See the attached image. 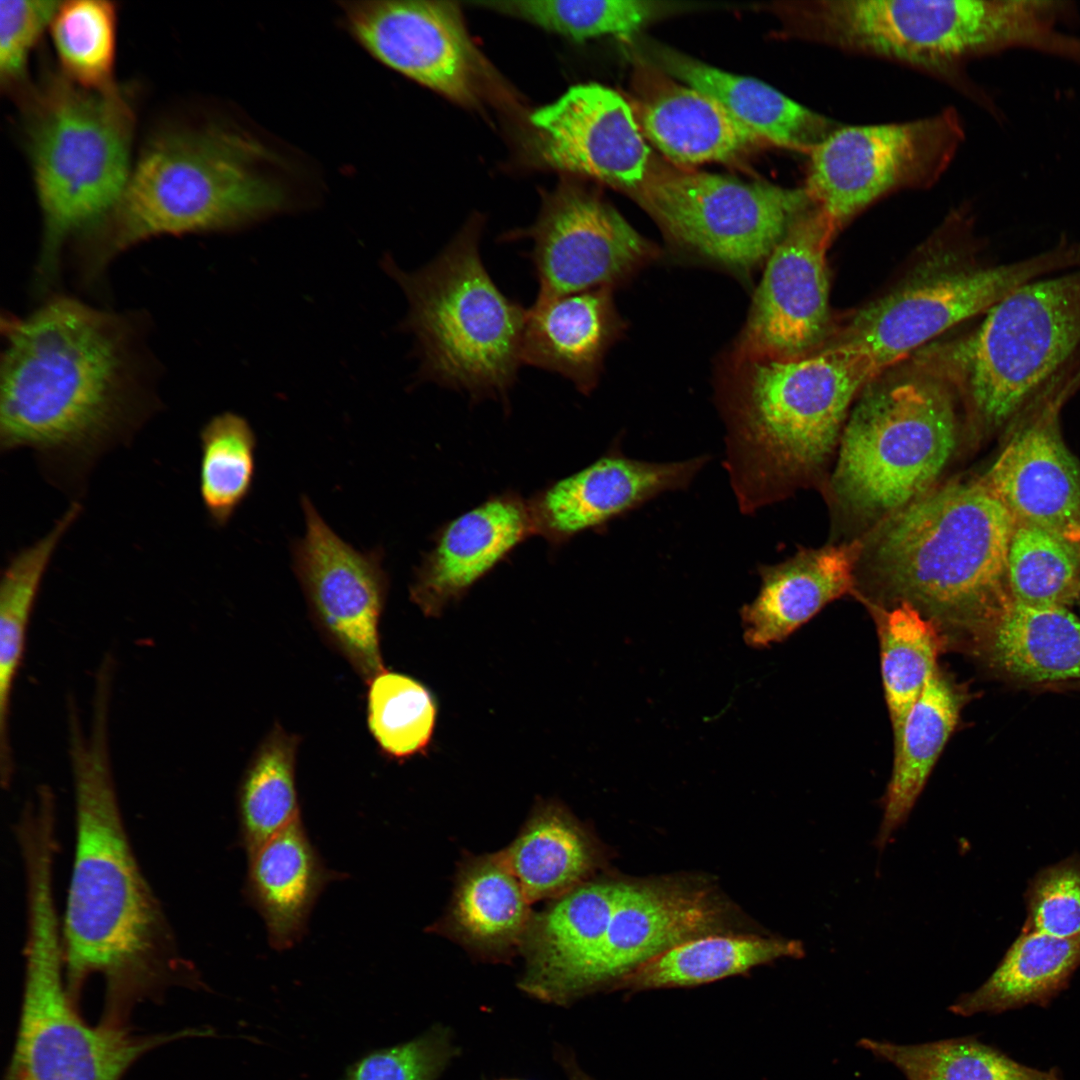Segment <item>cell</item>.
Instances as JSON below:
<instances>
[{
  "label": "cell",
  "instance_id": "cell-1",
  "mask_svg": "<svg viewBox=\"0 0 1080 1080\" xmlns=\"http://www.w3.org/2000/svg\"><path fill=\"white\" fill-rule=\"evenodd\" d=\"M1 323L0 450H29L45 479L80 502L98 461L157 408L136 329L68 296Z\"/></svg>",
  "mask_w": 1080,
  "mask_h": 1080
},
{
  "label": "cell",
  "instance_id": "cell-2",
  "mask_svg": "<svg viewBox=\"0 0 1080 1080\" xmlns=\"http://www.w3.org/2000/svg\"><path fill=\"white\" fill-rule=\"evenodd\" d=\"M67 724L76 839L61 924L66 987L78 1004L86 981L101 976V1023L124 1027L139 1003L201 982L126 832L109 753V710H93L88 735L78 713Z\"/></svg>",
  "mask_w": 1080,
  "mask_h": 1080
},
{
  "label": "cell",
  "instance_id": "cell-3",
  "mask_svg": "<svg viewBox=\"0 0 1080 1080\" xmlns=\"http://www.w3.org/2000/svg\"><path fill=\"white\" fill-rule=\"evenodd\" d=\"M274 158L245 131L221 125L169 130L144 147L117 206L82 248L96 275L152 237L231 232L289 207Z\"/></svg>",
  "mask_w": 1080,
  "mask_h": 1080
},
{
  "label": "cell",
  "instance_id": "cell-4",
  "mask_svg": "<svg viewBox=\"0 0 1080 1080\" xmlns=\"http://www.w3.org/2000/svg\"><path fill=\"white\" fill-rule=\"evenodd\" d=\"M738 368L725 406L723 466L740 511L753 514L822 467L871 378L856 358L828 347Z\"/></svg>",
  "mask_w": 1080,
  "mask_h": 1080
},
{
  "label": "cell",
  "instance_id": "cell-5",
  "mask_svg": "<svg viewBox=\"0 0 1080 1080\" xmlns=\"http://www.w3.org/2000/svg\"><path fill=\"white\" fill-rule=\"evenodd\" d=\"M1014 526L981 478L949 482L888 516L874 540V568L900 601L937 625L983 626L1012 600Z\"/></svg>",
  "mask_w": 1080,
  "mask_h": 1080
},
{
  "label": "cell",
  "instance_id": "cell-6",
  "mask_svg": "<svg viewBox=\"0 0 1080 1080\" xmlns=\"http://www.w3.org/2000/svg\"><path fill=\"white\" fill-rule=\"evenodd\" d=\"M473 217L429 263L415 271L383 256V270L408 304L400 329L414 337L420 381L466 392L473 401L508 403L521 361L527 309L494 283L480 254Z\"/></svg>",
  "mask_w": 1080,
  "mask_h": 1080
},
{
  "label": "cell",
  "instance_id": "cell-7",
  "mask_svg": "<svg viewBox=\"0 0 1080 1080\" xmlns=\"http://www.w3.org/2000/svg\"><path fill=\"white\" fill-rule=\"evenodd\" d=\"M27 145L43 219L37 274L57 273L62 248L101 224L120 201L131 166L134 113L116 85L86 89L52 77L29 106Z\"/></svg>",
  "mask_w": 1080,
  "mask_h": 1080
},
{
  "label": "cell",
  "instance_id": "cell-8",
  "mask_svg": "<svg viewBox=\"0 0 1080 1080\" xmlns=\"http://www.w3.org/2000/svg\"><path fill=\"white\" fill-rule=\"evenodd\" d=\"M917 361L870 381L843 427L831 488L859 515L889 516L925 494L956 450L951 384Z\"/></svg>",
  "mask_w": 1080,
  "mask_h": 1080
},
{
  "label": "cell",
  "instance_id": "cell-9",
  "mask_svg": "<svg viewBox=\"0 0 1080 1080\" xmlns=\"http://www.w3.org/2000/svg\"><path fill=\"white\" fill-rule=\"evenodd\" d=\"M983 315L922 359L965 396L977 420L998 427L1080 349V267L1027 282Z\"/></svg>",
  "mask_w": 1080,
  "mask_h": 1080
},
{
  "label": "cell",
  "instance_id": "cell-10",
  "mask_svg": "<svg viewBox=\"0 0 1080 1080\" xmlns=\"http://www.w3.org/2000/svg\"><path fill=\"white\" fill-rule=\"evenodd\" d=\"M782 12L797 37L918 70L1002 116L966 69L1000 53V0H807Z\"/></svg>",
  "mask_w": 1080,
  "mask_h": 1080
},
{
  "label": "cell",
  "instance_id": "cell-11",
  "mask_svg": "<svg viewBox=\"0 0 1080 1080\" xmlns=\"http://www.w3.org/2000/svg\"><path fill=\"white\" fill-rule=\"evenodd\" d=\"M53 883L26 888L27 933L22 1003L5 1080H121L151 1050L208 1029L135 1035L127 1027L91 1026L65 981L61 923Z\"/></svg>",
  "mask_w": 1080,
  "mask_h": 1080
},
{
  "label": "cell",
  "instance_id": "cell-12",
  "mask_svg": "<svg viewBox=\"0 0 1080 1080\" xmlns=\"http://www.w3.org/2000/svg\"><path fill=\"white\" fill-rule=\"evenodd\" d=\"M1080 267V241L993 266L952 264L913 279L859 309L822 347L856 358L875 379L931 339L984 314L1019 286Z\"/></svg>",
  "mask_w": 1080,
  "mask_h": 1080
},
{
  "label": "cell",
  "instance_id": "cell-13",
  "mask_svg": "<svg viewBox=\"0 0 1080 1080\" xmlns=\"http://www.w3.org/2000/svg\"><path fill=\"white\" fill-rule=\"evenodd\" d=\"M632 197L675 240L735 268L769 257L790 225L813 201L804 187L681 167L649 168Z\"/></svg>",
  "mask_w": 1080,
  "mask_h": 1080
},
{
  "label": "cell",
  "instance_id": "cell-14",
  "mask_svg": "<svg viewBox=\"0 0 1080 1080\" xmlns=\"http://www.w3.org/2000/svg\"><path fill=\"white\" fill-rule=\"evenodd\" d=\"M964 140L954 107L908 121L843 123L809 153L803 187L838 232L887 195L935 185Z\"/></svg>",
  "mask_w": 1080,
  "mask_h": 1080
},
{
  "label": "cell",
  "instance_id": "cell-15",
  "mask_svg": "<svg viewBox=\"0 0 1080 1080\" xmlns=\"http://www.w3.org/2000/svg\"><path fill=\"white\" fill-rule=\"evenodd\" d=\"M1080 388V350L1020 409L1023 419L981 480L1015 523L1080 549V464L1059 431V411Z\"/></svg>",
  "mask_w": 1080,
  "mask_h": 1080
},
{
  "label": "cell",
  "instance_id": "cell-16",
  "mask_svg": "<svg viewBox=\"0 0 1080 1080\" xmlns=\"http://www.w3.org/2000/svg\"><path fill=\"white\" fill-rule=\"evenodd\" d=\"M305 533L292 544L293 570L328 644L368 683L385 668L379 624L389 580L383 551L355 549L301 497Z\"/></svg>",
  "mask_w": 1080,
  "mask_h": 1080
},
{
  "label": "cell",
  "instance_id": "cell-17",
  "mask_svg": "<svg viewBox=\"0 0 1080 1080\" xmlns=\"http://www.w3.org/2000/svg\"><path fill=\"white\" fill-rule=\"evenodd\" d=\"M836 233L816 205L790 225L766 260L734 351L737 366L801 358L826 342L830 329L826 252Z\"/></svg>",
  "mask_w": 1080,
  "mask_h": 1080
},
{
  "label": "cell",
  "instance_id": "cell-18",
  "mask_svg": "<svg viewBox=\"0 0 1080 1080\" xmlns=\"http://www.w3.org/2000/svg\"><path fill=\"white\" fill-rule=\"evenodd\" d=\"M353 38L377 61L448 99L477 102L486 72L456 2H342Z\"/></svg>",
  "mask_w": 1080,
  "mask_h": 1080
},
{
  "label": "cell",
  "instance_id": "cell-19",
  "mask_svg": "<svg viewBox=\"0 0 1080 1080\" xmlns=\"http://www.w3.org/2000/svg\"><path fill=\"white\" fill-rule=\"evenodd\" d=\"M529 238L528 254L539 284L537 298L562 296L621 280L653 249L608 203L572 185L544 202L536 222L508 233Z\"/></svg>",
  "mask_w": 1080,
  "mask_h": 1080
},
{
  "label": "cell",
  "instance_id": "cell-20",
  "mask_svg": "<svg viewBox=\"0 0 1080 1080\" xmlns=\"http://www.w3.org/2000/svg\"><path fill=\"white\" fill-rule=\"evenodd\" d=\"M539 155L560 171L595 178L631 192L650 168V148L632 105L598 83L570 87L551 104L535 110Z\"/></svg>",
  "mask_w": 1080,
  "mask_h": 1080
},
{
  "label": "cell",
  "instance_id": "cell-21",
  "mask_svg": "<svg viewBox=\"0 0 1080 1080\" xmlns=\"http://www.w3.org/2000/svg\"><path fill=\"white\" fill-rule=\"evenodd\" d=\"M708 460L702 455L648 462L613 448L528 501L536 534L558 546L583 531L603 527L662 493L687 488Z\"/></svg>",
  "mask_w": 1080,
  "mask_h": 1080
},
{
  "label": "cell",
  "instance_id": "cell-22",
  "mask_svg": "<svg viewBox=\"0 0 1080 1080\" xmlns=\"http://www.w3.org/2000/svg\"><path fill=\"white\" fill-rule=\"evenodd\" d=\"M720 921V906L704 889L626 883L603 941L576 983L574 998L619 983L650 959L715 931Z\"/></svg>",
  "mask_w": 1080,
  "mask_h": 1080
},
{
  "label": "cell",
  "instance_id": "cell-23",
  "mask_svg": "<svg viewBox=\"0 0 1080 1080\" xmlns=\"http://www.w3.org/2000/svg\"><path fill=\"white\" fill-rule=\"evenodd\" d=\"M536 530L529 502L513 492L490 497L445 524L416 568L410 599L440 616Z\"/></svg>",
  "mask_w": 1080,
  "mask_h": 1080
},
{
  "label": "cell",
  "instance_id": "cell-24",
  "mask_svg": "<svg viewBox=\"0 0 1080 1080\" xmlns=\"http://www.w3.org/2000/svg\"><path fill=\"white\" fill-rule=\"evenodd\" d=\"M644 64L631 105L643 135L674 166L728 162L764 143L714 98Z\"/></svg>",
  "mask_w": 1080,
  "mask_h": 1080
},
{
  "label": "cell",
  "instance_id": "cell-25",
  "mask_svg": "<svg viewBox=\"0 0 1080 1080\" xmlns=\"http://www.w3.org/2000/svg\"><path fill=\"white\" fill-rule=\"evenodd\" d=\"M645 63L718 101L764 143L809 155L843 123L794 101L772 86L729 73L667 46H644Z\"/></svg>",
  "mask_w": 1080,
  "mask_h": 1080
},
{
  "label": "cell",
  "instance_id": "cell-26",
  "mask_svg": "<svg viewBox=\"0 0 1080 1080\" xmlns=\"http://www.w3.org/2000/svg\"><path fill=\"white\" fill-rule=\"evenodd\" d=\"M626 883L572 888L538 916L529 933V966L522 988L543 1001L567 1003L598 950Z\"/></svg>",
  "mask_w": 1080,
  "mask_h": 1080
},
{
  "label": "cell",
  "instance_id": "cell-27",
  "mask_svg": "<svg viewBox=\"0 0 1080 1080\" xmlns=\"http://www.w3.org/2000/svg\"><path fill=\"white\" fill-rule=\"evenodd\" d=\"M862 545L799 548L774 565H760L757 597L742 607L744 640L763 648L787 638L830 602L847 594Z\"/></svg>",
  "mask_w": 1080,
  "mask_h": 1080
},
{
  "label": "cell",
  "instance_id": "cell-28",
  "mask_svg": "<svg viewBox=\"0 0 1080 1080\" xmlns=\"http://www.w3.org/2000/svg\"><path fill=\"white\" fill-rule=\"evenodd\" d=\"M247 855L246 898L261 915L271 947L289 949L304 936L313 906L337 873L325 866L301 819Z\"/></svg>",
  "mask_w": 1080,
  "mask_h": 1080
},
{
  "label": "cell",
  "instance_id": "cell-29",
  "mask_svg": "<svg viewBox=\"0 0 1080 1080\" xmlns=\"http://www.w3.org/2000/svg\"><path fill=\"white\" fill-rule=\"evenodd\" d=\"M615 329L605 289L536 298L526 312L522 364L557 373L586 394L596 383Z\"/></svg>",
  "mask_w": 1080,
  "mask_h": 1080
},
{
  "label": "cell",
  "instance_id": "cell-30",
  "mask_svg": "<svg viewBox=\"0 0 1080 1080\" xmlns=\"http://www.w3.org/2000/svg\"><path fill=\"white\" fill-rule=\"evenodd\" d=\"M963 703L960 689L938 668L908 711L894 740L892 773L874 840L879 851L906 823L959 721Z\"/></svg>",
  "mask_w": 1080,
  "mask_h": 1080
},
{
  "label": "cell",
  "instance_id": "cell-31",
  "mask_svg": "<svg viewBox=\"0 0 1080 1080\" xmlns=\"http://www.w3.org/2000/svg\"><path fill=\"white\" fill-rule=\"evenodd\" d=\"M991 662L1029 682L1080 679V618L1065 607L1010 601L986 625Z\"/></svg>",
  "mask_w": 1080,
  "mask_h": 1080
},
{
  "label": "cell",
  "instance_id": "cell-32",
  "mask_svg": "<svg viewBox=\"0 0 1080 1080\" xmlns=\"http://www.w3.org/2000/svg\"><path fill=\"white\" fill-rule=\"evenodd\" d=\"M1080 966V937L1058 938L1022 931L991 976L962 994L949 1010L961 1016L998 1014L1028 1004L1046 1007L1068 986Z\"/></svg>",
  "mask_w": 1080,
  "mask_h": 1080
},
{
  "label": "cell",
  "instance_id": "cell-33",
  "mask_svg": "<svg viewBox=\"0 0 1080 1080\" xmlns=\"http://www.w3.org/2000/svg\"><path fill=\"white\" fill-rule=\"evenodd\" d=\"M81 503L74 501L50 530L17 551L4 567L0 582V751L9 753L11 698L22 664L26 637L40 588L60 545L78 519Z\"/></svg>",
  "mask_w": 1080,
  "mask_h": 1080
},
{
  "label": "cell",
  "instance_id": "cell-34",
  "mask_svg": "<svg viewBox=\"0 0 1080 1080\" xmlns=\"http://www.w3.org/2000/svg\"><path fill=\"white\" fill-rule=\"evenodd\" d=\"M805 954L798 940L704 935L645 962L618 984L632 990L693 986L743 973L784 957Z\"/></svg>",
  "mask_w": 1080,
  "mask_h": 1080
},
{
  "label": "cell",
  "instance_id": "cell-35",
  "mask_svg": "<svg viewBox=\"0 0 1080 1080\" xmlns=\"http://www.w3.org/2000/svg\"><path fill=\"white\" fill-rule=\"evenodd\" d=\"M500 857L530 902L565 894L592 863L585 835L566 810L552 803L536 810Z\"/></svg>",
  "mask_w": 1080,
  "mask_h": 1080
},
{
  "label": "cell",
  "instance_id": "cell-36",
  "mask_svg": "<svg viewBox=\"0 0 1080 1080\" xmlns=\"http://www.w3.org/2000/svg\"><path fill=\"white\" fill-rule=\"evenodd\" d=\"M299 737L275 724L253 753L239 784L240 839L247 853L300 817L296 785Z\"/></svg>",
  "mask_w": 1080,
  "mask_h": 1080
},
{
  "label": "cell",
  "instance_id": "cell-37",
  "mask_svg": "<svg viewBox=\"0 0 1080 1080\" xmlns=\"http://www.w3.org/2000/svg\"><path fill=\"white\" fill-rule=\"evenodd\" d=\"M529 899L500 855L483 857L461 873L452 905V924L471 945L498 950L528 929Z\"/></svg>",
  "mask_w": 1080,
  "mask_h": 1080
},
{
  "label": "cell",
  "instance_id": "cell-38",
  "mask_svg": "<svg viewBox=\"0 0 1080 1080\" xmlns=\"http://www.w3.org/2000/svg\"><path fill=\"white\" fill-rule=\"evenodd\" d=\"M879 636L883 690L895 740L938 670L944 644L938 625L907 601L881 615Z\"/></svg>",
  "mask_w": 1080,
  "mask_h": 1080
},
{
  "label": "cell",
  "instance_id": "cell-39",
  "mask_svg": "<svg viewBox=\"0 0 1080 1080\" xmlns=\"http://www.w3.org/2000/svg\"><path fill=\"white\" fill-rule=\"evenodd\" d=\"M858 1045L895 1065L907 1080H1062L1056 1069L1024 1066L970 1037L916 1045L863 1038Z\"/></svg>",
  "mask_w": 1080,
  "mask_h": 1080
},
{
  "label": "cell",
  "instance_id": "cell-40",
  "mask_svg": "<svg viewBox=\"0 0 1080 1080\" xmlns=\"http://www.w3.org/2000/svg\"><path fill=\"white\" fill-rule=\"evenodd\" d=\"M199 440L201 501L213 526L223 528L252 490L257 438L243 416L226 411L202 427Z\"/></svg>",
  "mask_w": 1080,
  "mask_h": 1080
},
{
  "label": "cell",
  "instance_id": "cell-41",
  "mask_svg": "<svg viewBox=\"0 0 1080 1080\" xmlns=\"http://www.w3.org/2000/svg\"><path fill=\"white\" fill-rule=\"evenodd\" d=\"M1007 576L1012 601L1068 608L1080 596V549L1045 530L1015 523Z\"/></svg>",
  "mask_w": 1080,
  "mask_h": 1080
},
{
  "label": "cell",
  "instance_id": "cell-42",
  "mask_svg": "<svg viewBox=\"0 0 1080 1080\" xmlns=\"http://www.w3.org/2000/svg\"><path fill=\"white\" fill-rule=\"evenodd\" d=\"M474 4L577 42L604 36L631 41L667 9L663 3L642 0H502Z\"/></svg>",
  "mask_w": 1080,
  "mask_h": 1080
},
{
  "label": "cell",
  "instance_id": "cell-43",
  "mask_svg": "<svg viewBox=\"0 0 1080 1080\" xmlns=\"http://www.w3.org/2000/svg\"><path fill=\"white\" fill-rule=\"evenodd\" d=\"M116 24L113 2H60L50 31L63 76L86 89L114 87Z\"/></svg>",
  "mask_w": 1080,
  "mask_h": 1080
},
{
  "label": "cell",
  "instance_id": "cell-44",
  "mask_svg": "<svg viewBox=\"0 0 1080 1080\" xmlns=\"http://www.w3.org/2000/svg\"><path fill=\"white\" fill-rule=\"evenodd\" d=\"M367 685L368 729L380 751L399 761L423 753L437 717L431 691L418 680L387 669Z\"/></svg>",
  "mask_w": 1080,
  "mask_h": 1080
},
{
  "label": "cell",
  "instance_id": "cell-45",
  "mask_svg": "<svg viewBox=\"0 0 1080 1080\" xmlns=\"http://www.w3.org/2000/svg\"><path fill=\"white\" fill-rule=\"evenodd\" d=\"M1022 931L1058 938L1080 937V856H1070L1039 871L1025 892Z\"/></svg>",
  "mask_w": 1080,
  "mask_h": 1080
},
{
  "label": "cell",
  "instance_id": "cell-46",
  "mask_svg": "<svg viewBox=\"0 0 1080 1080\" xmlns=\"http://www.w3.org/2000/svg\"><path fill=\"white\" fill-rule=\"evenodd\" d=\"M451 1050L447 1032L434 1028L408 1042L367 1052L347 1067L344 1080H435Z\"/></svg>",
  "mask_w": 1080,
  "mask_h": 1080
},
{
  "label": "cell",
  "instance_id": "cell-47",
  "mask_svg": "<svg viewBox=\"0 0 1080 1080\" xmlns=\"http://www.w3.org/2000/svg\"><path fill=\"white\" fill-rule=\"evenodd\" d=\"M60 2L0 1V80L3 88L18 84L27 60Z\"/></svg>",
  "mask_w": 1080,
  "mask_h": 1080
},
{
  "label": "cell",
  "instance_id": "cell-48",
  "mask_svg": "<svg viewBox=\"0 0 1080 1080\" xmlns=\"http://www.w3.org/2000/svg\"><path fill=\"white\" fill-rule=\"evenodd\" d=\"M567 1071L569 1072L570 1080H592L585 1072H583L574 1062L565 1061Z\"/></svg>",
  "mask_w": 1080,
  "mask_h": 1080
},
{
  "label": "cell",
  "instance_id": "cell-49",
  "mask_svg": "<svg viewBox=\"0 0 1080 1080\" xmlns=\"http://www.w3.org/2000/svg\"><path fill=\"white\" fill-rule=\"evenodd\" d=\"M1077 602H1078V603H1079V605H1080V596H1079V599H1078V601H1077Z\"/></svg>",
  "mask_w": 1080,
  "mask_h": 1080
}]
</instances>
